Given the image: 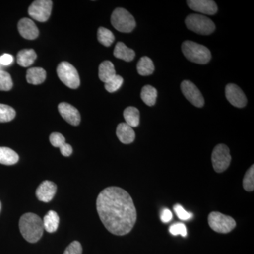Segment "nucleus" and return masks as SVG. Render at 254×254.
Returning <instances> with one entry per match:
<instances>
[{
	"mask_svg": "<svg viewBox=\"0 0 254 254\" xmlns=\"http://www.w3.org/2000/svg\"><path fill=\"white\" fill-rule=\"evenodd\" d=\"M96 208L105 228L113 235H126L136 224L137 213L133 199L120 187L102 190L97 198Z\"/></svg>",
	"mask_w": 254,
	"mask_h": 254,
	"instance_id": "nucleus-1",
	"label": "nucleus"
},
{
	"mask_svg": "<svg viewBox=\"0 0 254 254\" xmlns=\"http://www.w3.org/2000/svg\"><path fill=\"white\" fill-rule=\"evenodd\" d=\"M19 229L23 238L30 243H36L41 240L45 230L43 220L33 213H27L21 217Z\"/></svg>",
	"mask_w": 254,
	"mask_h": 254,
	"instance_id": "nucleus-2",
	"label": "nucleus"
},
{
	"mask_svg": "<svg viewBox=\"0 0 254 254\" xmlns=\"http://www.w3.org/2000/svg\"><path fill=\"white\" fill-rule=\"evenodd\" d=\"M182 53L187 60L198 64H205L211 60L208 48L195 42L187 41L182 43Z\"/></svg>",
	"mask_w": 254,
	"mask_h": 254,
	"instance_id": "nucleus-3",
	"label": "nucleus"
},
{
	"mask_svg": "<svg viewBox=\"0 0 254 254\" xmlns=\"http://www.w3.org/2000/svg\"><path fill=\"white\" fill-rule=\"evenodd\" d=\"M185 23L190 31L203 36L211 34L215 29V25L213 21L210 18L201 14L189 15L185 20Z\"/></svg>",
	"mask_w": 254,
	"mask_h": 254,
	"instance_id": "nucleus-4",
	"label": "nucleus"
},
{
	"mask_svg": "<svg viewBox=\"0 0 254 254\" xmlns=\"http://www.w3.org/2000/svg\"><path fill=\"white\" fill-rule=\"evenodd\" d=\"M111 23L113 27L122 33H131L136 27V21L127 10L117 8L111 16Z\"/></svg>",
	"mask_w": 254,
	"mask_h": 254,
	"instance_id": "nucleus-5",
	"label": "nucleus"
},
{
	"mask_svg": "<svg viewBox=\"0 0 254 254\" xmlns=\"http://www.w3.org/2000/svg\"><path fill=\"white\" fill-rule=\"evenodd\" d=\"M208 224L210 228L218 233L227 234L236 227V222L232 217L220 212H212L208 215Z\"/></svg>",
	"mask_w": 254,
	"mask_h": 254,
	"instance_id": "nucleus-6",
	"label": "nucleus"
},
{
	"mask_svg": "<svg viewBox=\"0 0 254 254\" xmlns=\"http://www.w3.org/2000/svg\"><path fill=\"white\" fill-rule=\"evenodd\" d=\"M57 73L60 79L68 88L76 89L80 86V78L77 70L67 62H63L58 65Z\"/></svg>",
	"mask_w": 254,
	"mask_h": 254,
	"instance_id": "nucleus-7",
	"label": "nucleus"
},
{
	"mask_svg": "<svg viewBox=\"0 0 254 254\" xmlns=\"http://www.w3.org/2000/svg\"><path fill=\"white\" fill-rule=\"evenodd\" d=\"M211 160L216 173H221L225 171L230 166L232 160L228 147L225 144L216 145L212 153Z\"/></svg>",
	"mask_w": 254,
	"mask_h": 254,
	"instance_id": "nucleus-8",
	"label": "nucleus"
},
{
	"mask_svg": "<svg viewBox=\"0 0 254 254\" xmlns=\"http://www.w3.org/2000/svg\"><path fill=\"white\" fill-rule=\"evenodd\" d=\"M53 8L50 0H36L28 8V14L33 19L40 22H46L49 19Z\"/></svg>",
	"mask_w": 254,
	"mask_h": 254,
	"instance_id": "nucleus-9",
	"label": "nucleus"
},
{
	"mask_svg": "<svg viewBox=\"0 0 254 254\" xmlns=\"http://www.w3.org/2000/svg\"><path fill=\"white\" fill-rule=\"evenodd\" d=\"M182 93L192 105L197 108H202L205 101L203 95L194 83L190 81H184L181 83Z\"/></svg>",
	"mask_w": 254,
	"mask_h": 254,
	"instance_id": "nucleus-10",
	"label": "nucleus"
},
{
	"mask_svg": "<svg viewBox=\"0 0 254 254\" xmlns=\"http://www.w3.org/2000/svg\"><path fill=\"white\" fill-rule=\"evenodd\" d=\"M225 95L227 100L236 108H242L247 105V97L240 87L236 84L230 83L227 85L225 88Z\"/></svg>",
	"mask_w": 254,
	"mask_h": 254,
	"instance_id": "nucleus-11",
	"label": "nucleus"
},
{
	"mask_svg": "<svg viewBox=\"0 0 254 254\" xmlns=\"http://www.w3.org/2000/svg\"><path fill=\"white\" fill-rule=\"evenodd\" d=\"M187 4L190 9L203 14L214 15L218 11L216 3L212 0H189Z\"/></svg>",
	"mask_w": 254,
	"mask_h": 254,
	"instance_id": "nucleus-12",
	"label": "nucleus"
},
{
	"mask_svg": "<svg viewBox=\"0 0 254 254\" xmlns=\"http://www.w3.org/2000/svg\"><path fill=\"white\" fill-rule=\"evenodd\" d=\"M58 110L65 121L73 126H78L81 122V115L75 107L66 103L58 105Z\"/></svg>",
	"mask_w": 254,
	"mask_h": 254,
	"instance_id": "nucleus-13",
	"label": "nucleus"
},
{
	"mask_svg": "<svg viewBox=\"0 0 254 254\" xmlns=\"http://www.w3.org/2000/svg\"><path fill=\"white\" fill-rule=\"evenodd\" d=\"M18 29L20 35L25 39L34 40L39 36L38 27L30 18H23L20 20Z\"/></svg>",
	"mask_w": 254,
	"mask_h": 254,
	"instance_id": "nucleus-14",
	"label": "nucleus"
},
{
	"mask_svg": "<svg viewBox=\"0 0 254 254\" xmlns=\"http://www.w3.org/2000/svg\"><path fill=\"white\" fill-rule=\"evenodd\" d=\"M56 192L57 186L54 182L46 180L42 182L37 188L36 194L38 200L48 203L54 198Z\"/></svg>",
	"mask_w": 254,
	"mask_h": 254,
	"instance_id": "nucleus-15",
	"label": "nucleus"
},
{
	"mask_svg": "<svg viewBox=\"0 0 254 254\" xmlns=\"http://www.w3.org/2000/svg\"><path fill=\"white\" fill-rule=\"evenodd\" d=\"M51 144L56 148H60L62 155L65 157L70 156L72 154V147L65 142V138L60 133H53L50 136Z\"/></svg>",
	"mask_w": 254,
	"mask_h": 254,
	"instance_id": "nucleus-16",
	"label": "nucleus"
},
{
	"mask_svg": "<svg viewBox=\"0 0 254 254\" xmlns=\"http://www.w3.org/2000/svg\"><path fill=\"white\" fill-rule=\"evenodd\" d=\"M117 136L120 142L124 144H130L135 140V132L132 127L128 126L126 123H120L117 128Z\"/></svg>",
	"mask_w": 254,
	"mask_h": 254,
	"instance_id": "nucleus-17",
	"label": "nucleus"
},
{
	"mask_svg": "<svg viewBox=\"0 0 254 254\" xmlns=\"http://www.w3.org/2000/svg\"><path fill=\"white\" fill-rule=\"evenodd\" d=\"M135 52L131 48H128L126 45L122 42L117 43L114 50V56L118 59L123 60L124 61L131 62L134 59Z\"/></svg>",
	"mask_w": 254,
	"mask_h": 254,
	"instance_id": "nucleus-18",
	"label": "nucleus"
},
{
	"mask_svg": "<svg viewBox=\"0 0 254 254\" xmlns=\"http://www.w3.org/2000/svg\"><path fill=\"white\" fill-rule=\"evenodd\" d=\"M46 78V71L43 68H29L26 73V79L30 84L38 85L43 83Z\"/></svg>",
	"mask_w": 254,
	"mask_h": 254,
	"instance_id": "nucleus-19",
	"label": "nucleus"
},
{
	"mask_svg": "<svg viewBox=\"0 0 254 254\" xmlns=\"http://www.w3.org/2000/svg\"><path fill=\"white\" fill-rule=\"evenodd\" d=\"M44 230L49 233L56 232L59 227L60 218L54 210H50L43 220Z\"/></svg>",
	"mask_w": 254,
	"mask_h": 254,
	"instance_id": "nucleus-20",
	"label": "nucleus"
},
{
	"mask_svg": "<svg viewBox=\"0 0 254 254\" xmlns=\"http://www.w3.org/2000/svg\"><path fill=\"white\" fill-rule=\"evenodd\" d=\"M36 52L33 49H24L18 52L17 55V63L20 66L27 67L34 63L36 60Z\"/></svg>",
	"mask_w": 254,
	"mask_h": 254,
	"instance_id": "nucleus-21",
	"label": "nucleus"
},
{
	"mask_svg": "<svg viewBox=\"0 0 254 254\" xmlns=\"http://www.w3.org/2000/svg\"><path fill=\"white\" fill-rule=\"evenodd\" d=\"M19 157L14 150L7 147H0V164L12 165L17 163Z\"/></svg>",
	"mask_w": 254,
	"mask_h": 254,
	"instance_id": "nucleus-22",
	"label": "nucleus"
},
{
	"mask_svg": "<svg viewBox=\"0 0 254 254\" xmlns=\"http://www.w3.org/2000/svg\"><path fill=\"white\" fill-rule=\"evenodd\" d=\"M116 75L115 66L110 61H104L100 64L98 76L100 79L104 83L109 81Z\"/></svg>",
	"mask_w": 254,
	"mask_h": 254,
	"instance_id": "nucleus-23",
	"label": "nucleus"
},
{
	"mask_svg": "<svg viewBox=\"0 0 254 254\" xmlns=\"http://www.w3.org/2000/svg\"><path fill=\"white\" fill-rule=\"evenodd\" d=\"M124 118L127 125L132 127H137L140 123L139 110L135 107H128L124 111Z\"/></svg>",
	"mask_w": 254,
	"mask_h": 254,
	"instance_id": "nucleus-24",
	"label": "nucleus"
},
{
	"mask_svg": "<svg viewBox=\"0 0 254 254\" xmlns=\"http://www.w3.org/2000/svg\"><path fill=\"white\" fill-rule=\"evenodd\" d=\"M154 70V64L148 57H143L138 61V64H137V71L141 76H149L153 73Z\"/></svg>",
	"mask_w": 254,
	"mask_h": 254,
	"instance_id": "nucleus-25",
	"label": "nucleus"
},
{
	"mask_svg": "<svg viewBox=\"0 0 254 254\" xmlns=\"http://www.w3.org/2000/svg\"><path fill=\"white\" fill-rule=\"evenodd\" d=\"M158 92L154 87L147 85L143 87L141 90V98L143 103L148 106H153L156 102Z\"/></svg>",
	"mask_w": 254,
	"mask_h": 254,
	"instance_id": "nucleus-26",
	"label": "nucleus"
},
{
	"mask_svg": "<svg viewBox=\"0 0 254 254\" xmlns=\"http://www.w3.org/2000/svg\"><path fill=\"white\" fill-rule=\"evenodd\" d=\"M115 36L113 32L108 28L100 27L98 31V40L103 46L110 47L115 41Z\"/></svg>",
	"mask_w": 254,
	"mask_h": 254,
	"instance_id": "nucleus-27",
	"label": "nucleus"
},
{
	"mask_svg": "<svg viewBox=\"0 0 254 254\" xmlns=\"http://www.w3.org/2000/svg\"><path fill=\"white\" fill-rule=\"evenodd\" d=\"M16 111L7 105L0 104V123H9L14 120Z\"/></svg>",
	"mask_w": 254,
	"mask_h": 254,
	"instance_id": "nucleus-28",
	"label": "nucleus"
},
{
	"mask_svg": "<svg viewBox=\"0 0 254 254\" xmlns=\"http://www.w3.org/2000/svg\"><path fill=\"white\" fill-rule=\"evenodd\" d=\"M244 189L247 191H253L254 190V165L246 173L243 179Z\"/></svg>",
	"mask_w": 254,
	"mask_h": 254,
	"instance_id": "nucleus-29",
	"label": "nucleus"
},
{
	"mask_svg": "<svg viewBox=\"0 0 254 254\" xmlns=\"http://www.w3.org/2000/svg\"><path fill=\"white\" fill-rule=\"evenodd\" d=\"M123 78L119 75H115L109 81L105 83V88L109 93H114L121 88L123 83Z\"/></svg>",
	"mask_w": 254,
	"mask_h": 254,
	"instance_id": "nucleus-30",
	"label": "nucleus"
},
{
	"mask_svg": "<svg viewBox=\"0 0 254 254\" xmlns=\"http://www.w3.org/2000/svg\"><path fill=\"white\" fill-rule=\"evenodd\" d=\"M13 81L9 73L0 71V91H8L12 88Z\"/></svg>",
	"mask_w": 254,
	"mask_h": 254,
	"instance_id": "nucleus-31",
	"label": "nucleus"
},
{
	"mask_svg": "<svg viewBox=\"0 0 254 254\" xmlns=\"http://www.w3.org/2000/svg\"><path fill=\"white\" fill-rule=\"evenodd\" d=\"M170 232L174 236H177V235H181L182 237H187V227L181 222L179 223H175L174 225H171L170 227Z\"/></svg>",
	"mask_w": 254,
	"mask_h": 254,
	"instance_id": "nucleus-32",
	"label": "nucleus"
},
{
	"mask_svg": "<svg viewBox=\"0 0 254 254\" xmlns=\"http://www.w3.org/2000/svg\"><path fill=\"white\" fill-rule=\"evenodd\" d=\"M174 210L178 218L182 220H188L193 218V214L187 212L182 205L177 204L174 206Z\"/></svg>",
	"mask_w": 254,
	"mask_h": 254,
	"instance_id": "nucleus-33",
	"label": "nucleus"
},
{
	"mask_svg": "<svg viewBox=\"0 0 254 254\" xmlns=\"http://www.w3.org/2000/svg\"><path fill=\"white\" fill-rule=\"evenodd\" d=\"M82 247L81 243L78 241H73L64 252V254H82Z\"/></svg>",
	"mask_w": 254,
	"mask_h": 254,
	"instance_id": "nucleus-34",
	"label": "nucleus"
},
{
	"mask_svg": "<svg viewBox=\"0 0 254 254\" xmlns=\"http://www.w3.org/2000/svg\"><path fill=\"white\" fill-rule=\"evenodd\" d=\"M173 217V213H172L171 210H169L168 208H164L162 210L160 220L164 223H168V222L171 221Z\"/></svg>",
	"mask_w": 254,
	"mask_h": 254,
	"instance_id": "nucleus-35",
	"label": "nucleus"
},
{
	"mask_svg": "<svg viewBox=\"0 0 254 254\" xmlns=\"http://www.w3.org/2000/svg\"><path fill=\"white\" fill-rule=\"evenodd\" d=\"M14 57L9 54H4L0 57V64L3 66H9L14 63Z\"/></svg>",
	"mask_w": 254,
	"mask_h": 254,
	"instance_id": "nucleus-36",
	"label": "nucleus"
},
{
	"mask_svg": "<svg viewBox=\"0 0 254 254\" xmlns=\"http://www.w3.org/2000/svg\"><path fill=\"white\" fill-rule=\"evenodd\" d=\"M1 202H0V211H1Z\"/></svg>",
	"mask_w": 254,
	"mask_h": 254,
	"instance_id": "nucleus-37",
	"label": "nucleus"
},
{
	"mask_svg": "<svg viewBox=\"0 0 254 254\" xmlns=\"http://www.w3.org/2000/svg\"><path fill=\"white\" fill-rule=\"evenodd\" d=\"M0 71H1V64H0Z\"/></svg>",
	"mask_w": 254,
	"mask_h": 254,
	"instance_id": "nucleus-38",
	"label": "nucleus"
}]
</instances>
